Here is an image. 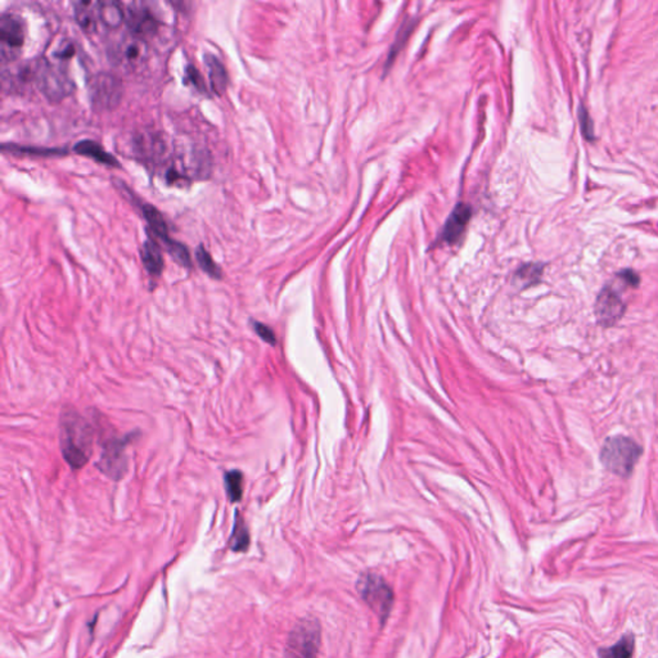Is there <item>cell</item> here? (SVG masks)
Masks as SVG:
<instances>
[{"instance_id": "obj_1", "label": "cell", "mask_w": 658, "mask_h": 658, "mask_svg": "<svg viewBox=\"0 0 658 658\" xmlns=\"http://www.w3.org/2000/svg\"><path fill=\"white\" fill-rule=\"evenodd\" d=\"M93 445V428L78 411H65L61 417V450L66 462L80 469L89 462Z\"/></svg>"}, {"instance_id": "obj_2", "label": "cell", "mask_w": 658, "mask_h": 658, "mask_svg": "<svg viewBox=\"0 0 658 658\" xmlns=\"http://www.w3.org/2000/svg\"><path fill=\"white\" fill-rule=\"evenodd\" d=\"M642 454L643 448L630 437H608L600 450V462L613 475L627 478Z\"/></svg>"}, {"instance_id": "obj_3", "label": "cell", "mask_w": 658, "mask_h": 658, "mask_svg": "<svg viewBox=\"0 0 658 658\" xmlns=\"http://www.w3.org/2000/svg\"><path fill=\"white\" fill-rule=\"evenodd\" d=\"M356 590L365 605L385 624L395 603V594L389 582L376 572H364L359 576Z\"/></svg>"}, {"instance_id": "obj_4", "label": "cell", "mask_w": 658, "mask_h": 658, "mask_svg": "<svg viewBox=\"0 0 658 658\" xmlns=\"http://www.w3.org/2000/svg\"><path fill=\"white\" fill-rule=\"evenodd\" d=\"M320 642L322 627L318 620H301L289 632L284 658H318Z\"/></svg>"}, {"instance_id": "obj_5", "label": "cell", "mask_w": 658, "mask_h": 658, "mask_svg": "<svg viewBox=\"0 0 658 658\" xmlns=\"http://www.w3.org/2000/svg\"><path fill=\"white\" fill-rule=\"evenodd\" d=\"M91 107L96 111L115 110L124 96L121 78L111 72H98L88 83Z\"/></svg>"}, {"instance_id": "obj_6", "label": "cell", "mask_w": 658, "mask_h": 658, "mask_svg": "<svg viewBox=\"0 0 658 658\" xmlns=\"http://www.w3.org/2000/svg\"><path fill=\"white\" fill-rule=\"evenodd\" d=\"M36 84L41 93L51 102H61L71 96L75 89L73 80L70 78L62 62L51 63L46 59H40L39 71Z\"/></svg>"}, {"instance_id": "obj_7", "label": "cell", "mask_w": 658, "mask_h": 658, "mask_svg": "<svg viewBox=\"0 0 658 658\" xmlns=\"http://www.w3.org/2000/svg\"><path fill=\"white\" fill-rule=\"evenodd\" d=\"M26 24L16 14H4L0 20V57L3 63L14 62L22 53Z\"/></svg>"}, {"instance_id": "obj_8", "label": "cell", "mask_w": 658, "mask_h": 658, "mask_svg": "<svg viewBox=\"0 0 658 658\" xmlns=\"http://www.w3.org/2000/svg\"><path fill=\"white\" fill-rule=\"evenodd\" d=\"M133 437L128 436L124 438H111L106 441L103 445V451L97 463L99 469L105 473L106 476L111 477L112 480H121L128 471V459L125 456L126 445L130 443Z\"/></svg>"}, {"instance_id": "obj_9", "label": "cell", "mask_w": 658, "mask_h": 658, "mask_svg": "<svg viewBox=\"0 0 658 658\" xmlns=\"http://www.w3.org/2000/svg\"><path fill=\"white\" fill-rule=\"evenodd\" d=\"M625 312L626 304L615 288L606 286L600 291L595 301V318L598 324L613 327L619 323Z\"/></svg>"}, {"instance_id": "obj_10", "label": "cell", "mask_w": 658, "mask_h": 658, "mask_svg": "<svg viewBox=\"0 0 658 658\" xmlns=\"http://www.w3.org/2000/svg\"><path fill=\"white\" fill-rule=\"evenodd\" d=\"M126 25L131 35L145 40L156 34L158 20L147 4L131 3L126 11Z\"/></svg>"}, {"instance_id": "obj_11", "label": "cell", "mask_w": 658, "mask_h": 658, "mask_svg": "<svg viewBox=\"0 0 658 658\" xmlns=\"http://www.w3.org/2000/svg\"><path fill=\"white\" fill-rule=\"evenodd\" d=\"M147 53L145 40L139 39L129 33L124 39L118 41L112 49L111 54L116 63L135 67L144 62V59L147 58Z\"/></svg>"}, {"instance_id": "obj_12", "label": "cell", "mask_w": 658, "mask_h": 658, "mask_svg": "<svg viewBox=\"0 0 658 658\" xmlns=\"http://www.w3.org/2000/svg\"><path fill=\"white\" fill-rule=\"evenodd\" d=\"M472 216V209L466 203H459L456 205V209L450 214L448 220L443 225V233H441V240L446 243H456L463 232L468 225L469 219Z\"/></svg>"}, {"instance_id": "obj_13", "label": "cell", "mask_w": 658, "mask_h": 658, "mask_svg": "<svg viewBox=\"0 0 658 658\" xmlns=\"http://www.w3.org/2000/svg\"><path fill=\"white\" fill-rule=\"evenodd\" d=\"M165 150V142L158 134L143 133L137 138L135 150L138 156L142 157L145 163H158L163 158Z\"/></svg>"}, {"instance_id": "obj_14", "label": "cell", "mask_w": 658, "mask_h": 658, "mask_svg": "<svg viewBox=\"0 0 658 658\" xmlns=\"http://www.w3.org/2000/svg\"><path fill=\"white\" fill-rule=\"evenodd\" d=\"M99 3L93 1H76L73 3V14L78 27L85 33H96L98 26Z\"/></svg>"}, {"instance_id": "obj_15", "label": "cell", "mask_w": 658, "mask_h": 658, "mask_svg": "<svg viewBox=\"0 0 658 658\" xmlns=\"http://www.w3.org/2000/svg\"><path fill=\"white\" fill-rule=\"evenodd\" d=\"M205 65L209 72L211 89L217 96H222L228 89V73L225 67L220 62V59L210 53L205 56Z\"/></svg>"}, {"instance_id": "obj_16", "label": "cell", "mask_w": 658, "mask_h": 658, "mask_svg": "<svg viewBox=\"0 0 658 658\" xmlns=\"http://www.w3.org/2000/svg\"><path fill=\"white\" fill-rule=\"evenodd\" d=\"M73 150L80 156L89 157L91 160H94L96 163H102L106 166L118 168V165H120L118 160L112 156L111 153H108L101 144L97 143V142H93V140H81V142H78L75 145Z\"/></svg>"}, {"instance_id": "obj_17", "label": "cell", "mask_w": 658, "mask_h": 658, "mask_svg": "<svg viewBox=\"0 0 658 658\" xmlns=\"http://www.w3.org/2000/svg\"><path fill=\"white\" fill-rule=\"evenodd\" d=\"M142 259L144 267L152 277L161 275L163 270V257L161 248L152 238L144 242L142 248Z\"/></svg>"}, {"instance_id": "obj_18", "label": "cell", "mask_w": 658, "mask_h": 658, "mask_svg": "<svg viewBox=\"0 0 658 658\" xmlns=\"http://www.w3.org/2000/svg\"><path fill=\"white\" fill-rule=\"evenodd\" d=\"M99 20L110 29H118L126 20V12L116 1H102L98 4Z\"/></svg>"}, {"instance_id": "obj_19", "label": "cell", "mask_w": 658, "mask_h": 658, "mask_svg": "<svg viewBox=\"0 0 658 658\" xmlns=\"http://www.w3.org/2000/svg\"><path fill=\"white\" fill-rule=\"evenodd\" d=\"M142 210H143L144 219L147 220L150 229L157 235V238H160L163 243L170 241L171 238L169 235V229L165 222L163 214L152 205H143Z\"/></svg>"}, {"instance_id": "obj_20", "label": "cell", "mask_w": 658, "mask_h": 658, "mask_svg": "<svg viewBox=\"0 0 658 658\" xmlns=\"http://www.w3.org/2000/svg\"><path fill=\"white\" fill-rule=\"evenodd\" d=\"M635 648L634 635H624L616 644L608 648H602L598 652L600 658H632Z\"/></svg>"}, {"instance_id": "obj_21", "label": "cell", "mask_w": 658, "mask_h": 658, "mask_svg": "<svg viewBox=\"0 0 658 658\" xmlns=\"http://www.w3.org/2000/svg\"><path fill=\"white\" fill-rule=\"evenodd\" d=\"M225 488L228 494L229 500L232 503L240 502L242 498V485H243V475L240 471H229L225 473Z\"/></svg>"}, {"instance_id": "obj_22", "label": "cell", "mask_w": 658, "mask_h": 658, "mask_svg": "<svg viewBox=\"0 0 658 658\" xmlns=\"http://www.w3.org/2000/svg\"><path fill=\"white\" fill-rule=\"evenodd\" d=\"M196 259L200 267L211 278H214V279H220L222 278V269L219 267L215 261L212 260L211 255L202 246L197 248Z\"/></svg>"}, {"instance_id": "obj_23", "label": "cell", "mask_w": 658, "mask_h": 658, "mask_svg": "<svg viewBox=\"0 0 658 658\" xmlns=\"http://www.w3.org/2000/svg\"><path fill=\"white\" fill-rule=\"evenodd\" d=\"M541 273H543V265L528 264L518 269V272L515 273V278L520 280L525 287H528L540 280Z\"/></svg>"}, {"instance_id": "obj_24", "label": "cell", "mask_w": 658, "mask_h": 658, "mask_svg": "<svg viewBox=\"0 0 658 658\" xmlns=\"http://www.w3.org/2000/svg\"><path fill=\"white\" fill-rule=\"evenodd\" d=\"M163 245L168 250V252L173 256V259L178 261L182 267H192L193 264H192V259H190V251L183 243L170 240V241L163 243Z\"/></svg>"}, {"instance_id": "obj_25", "label": "cell", "mask_w": 658, "mask_h": 658, "mask_svg": "<svg viewBox=\"0 0 658 658\" xmlns=\"http://www.w3.org/2000/svg\"><path fill=\"white\" fill-rule=\"evenodd\" d=\"M248 544H250V535H248L247 528L245 526L242 518H238L235 521V531L232 536V549L235 552H245L248 548Z\"/></svg>"}, {"instance_id": "obj_26", "label": "cell", "mask_w": 658, "mask_h": 658, "mask_svg": "<svg viewBox=\"0 0 658 658\" xmlns=\"http://www.w3.org/2000/svg\"><path fill=\"white\" fill-rule=\"evenodd\" d=\"M3 150H9L12 153H26V155H33V156H61L65 153L62 150H51V148H30V147H17V145H11V144H4Z\"/></svg>"}, {"instance_id": "obj_27", "label": "cell", "mask_w": 658, "mask_h": 658, "mask_svg": "<svg viewBox=\"0 0 658 658\" xmlns=\"http://www.w3.org/2000/svg\"><path fill=\"white\" fill-rule=\"evenodd\" d=\"M185 83L187 84H193V86L196 88L197 91H201V93H205L206 91V86H205V81H203V78L201 76L200 71L195 68L193 66H188L187 68V78H185Z\"/></svg>"}, {"instance_id": "obj_28", "label": "cell", "mask_w": 658, "mask_h": 658, "mask_svg": "<svg viewBox=\"0 0 658 658\" xmlns=\"http://www.w3.org/2000/svg\"><path fill=\"white\" fill-rule=\"evenodd\" d=\"M254 329L255 332L259 334V337L264 339L267 344H270V345H275V344H277L275 334H274L273 331H272L269 327L262 324L260 322H254Z\"/></svg>"}, {"instance_id": "obj_29", "label": "cell", "mask_w": 658, "mask_h": 658, "mask_svg": "<svg viewBox=\"0 0 658 658\" xmlns=\"http://www.w3.org/2000/svg\"><path fill=\"white\" fill-rule=\"evenodd\" d=\"M75 53V48L71 41H63L59 44L58 48L54 52V57L58 59L59 62H65L66 59L71 58Z\"/></svg>"}, {"instance_id": "obj_30", "label": "cell", "mask_w": 658, "mask_h": 658, "mask_svg": "<svg viewBox=\"0 0 658 658\" xmlns=\"http://www.w3.org/2000/svg\"><path fill=\"white\" fill-rule=\"evenodd\" d=\"M579 116H580V123H581V129H582V133L587 138V139H593V124H592V120H590V116L587 113V110L581 106L580 111H579Z\"/></svg>"}, {"instance_id": "obj_31", "label": "cell", "mask_w": 658, "mask_h": 658, "mask_svg": "<svg viewBox=\"0 0 658 658\" xmlns=\"http://www.w3.org/2000/svg\"><path fill=\"white\" fill-rule=\"evenodd\" d=\"M617 278L622 280L627 287L637 288L640 283V278L638 274L635 273L632 269H625L617 274Z\"/></svg>"}]
</instances>
